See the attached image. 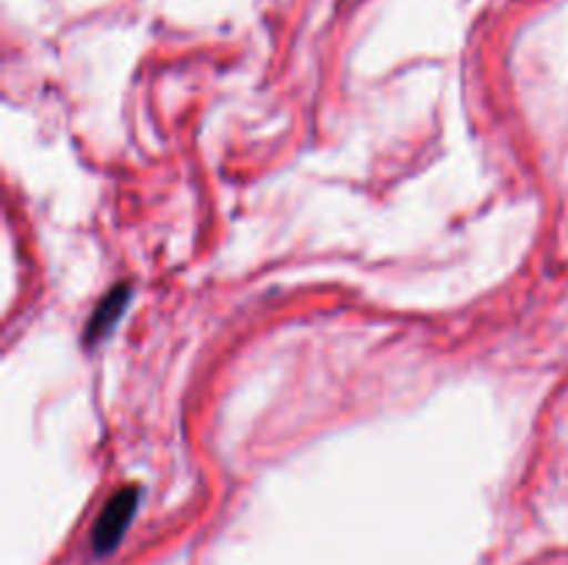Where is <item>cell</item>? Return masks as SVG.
<instances>
[{"label": "cell", "mask_w": 568, "mask_h": 565, "mask_svg": "<svg viewBox=\"0 0 568 565\" xmlns=\"http://www.w3.org/2000/svg\"><path fill=\"white\" fill-rule=\"evenodd\" d=\"M136 487H122L120 493H114V496L109 499V504H105L103 513H100L98 524H94L92 535L94 548H98L100 554L111 552V548L120 543V537L125 535L128 524H131L133 513H136Z\"/></svg>", "instance_id": "1"}, {"label": "cell", "mask_w": 568, "mask_h": 565, "mask_svg": "<svg viewBox=\"0 0 568 565\" xmlns=\"http://www.w3.org/2000/svg\"><path fill=\"white\" fill-rule=\"evenodd\" d=\"M125 299H128V288L125 286H120L114 294H109V297H105V302L98 308V314H94L92 321H89V325H87V336L89 338L103 336V332L109 330L111 325H114L116 316H120V310H122V305H125Z\"/></svg>", "instance_id": "2"}]
</instances>
